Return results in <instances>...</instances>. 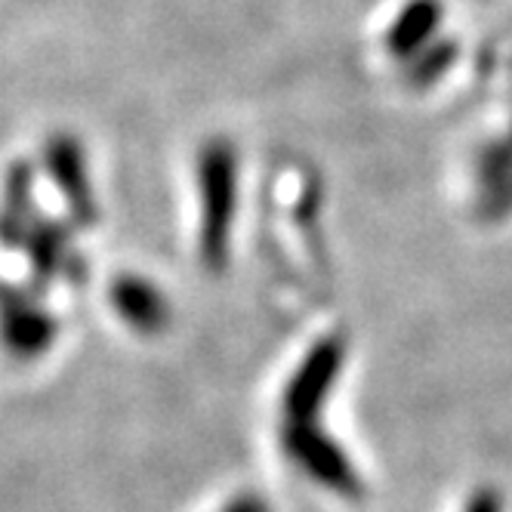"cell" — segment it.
<instances>
[{
    "instance_id": "obj_1",
    "label": "cell",
    "mask_w": 512,
    "mask_h": 512,
    "mask_svg": "<svg viewBox=\"0 0 512 512\" xmlns=\"http://www.w3.org/2000/svg\"><path fill=\"white\" fill-rule=\"evenodd\" d=\"M204 192V253L210 263L226 260L235 210V158L229 145H210L201 161Z\"/></svg>"
},
{
    "instance_id": "obj_2",
    "label": "cell",
    "mask_w": 512,
    "mask_h": 512,
    "mask_svg": "<svg viewBox=\"0 0 512 512\" xmlns=\"http://www.w3.org/2000/svg\"><path fill=\"white\" fill-rule=\"evenodd\" d=\"M284 445H287V454L321 485L343 491V494H358V479H355L346 454L331 442V438H324L312 423L309 426H287Z\"/></svg>"
},
{
    "instance_id": "obj_3",
    "label": "cell",
    "mask_w": 512,
    "mask_h": 512,
    "mask_svg": "<svg viewBox=\"0 0 512 512\" xmlns=\"http://www.w3.org/2000/svg\"><path fill=\"white\" fill-rule=\"evenodd\" d=\"M343 352L334 340H324L312 349V355L303 361L300 374L294 383L287 386L284 411H287V426H309L315 411L321 408V401L331 389L337 371H340Z\"/></svg>"
},
{
    "instance_id": "obj_4",
    "label": "cell",
    "mask_w": 512,
    "mask_h": 512,
    "mask_svg": "<svg viewBox=\"0 0 512 512\" xmlns=\"http://www.w3.org/2000/svg\"><path fill=\"white\" fill-rule=\"evenodd\" d=\"M438 16H442V13H438L435 0H414V4L398 16L395 28L389 31V47L398 56H411V50L426 44Z\"/></svg>"
},
{
    "instance_id": "obj_5",
    "label": "cell",
    "mask_w": 512,
    "mask_h": 512,
    "mask_svg": "<svg viewBox=\"0 0 512 512\" xmlns=\"http://www.w3.org/2000/svg\"><path fill=\"white\" fill-rule=\"evenodd\" d=\"M226 512H266V503H263L260 497L247 494V497H238Z\"/></svg>"
},
{
    "instance_id": "obj_6",
    "label": "cell",
    "mask_w": 512,
    "mask_h": 512,
    "mask_svg": "<svg viewBox=\"0 0 512 512\" xmlns=\"http://www.w3.org/2000/svg\"><path fill=\"white\" fill-rule=\"evenodd\" d=\"M469 512H500V503H497L494 494H479V497L472 500Z\"/></svg>"
}]
</instances>
